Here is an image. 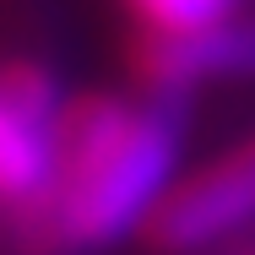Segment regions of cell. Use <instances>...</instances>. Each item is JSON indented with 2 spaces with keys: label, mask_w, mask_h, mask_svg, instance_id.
Instances as JSON below:
<instances>
[{
  "label": "cell",
  "mask_w": 255,
  "mask_h": 255,
  "mask_svg": "<svg viewBox=\"0 0 255 255\" xmlns=\"http://www.w3.org/2000/svg\"><path fill=\"white\" fill-rule=\"evenodd\" d=\"M179 109L152 93H76L54 125V179L27 217L54 255L147 234L179 185Z\"/></svg>",
  "instance_id": "obj_1"
},
{
  "label": "cell",
  "mask_w": 255,
  "mask_h": 255,
  "mask_svg": "<svg viewBox=\"0 0 255 255\" xmlns=\"http://www.w3.org/2000/svg\"><path fill=\"white\" fill-rule=\"evenodd\" d=\"M54 125L0 82V206L33 217L54 179Z\"/></svg>",
  "instance_id": "obj_4"
},
{
  "label": "cell",
  "mask_w": 255,
  "mask_h": 255,
  "mask_svg": "<svg viewBox=\"0 0 255 255\" xmlns=\"http://www.w3.org/2000/svg\"><path fill=\"white\" fill-rule=\"evenodd\" d=\"M130 82L136 93L179 103L201 87L255 82V16H228L196 33H136L130 38Z\"/></svg>",
  "instance_id": "obj_3"
},
{
  "label": "cell",
  "mask_w": 255,
  "mask_h": 255,
  "mask_svg": "<svg viewBox=\"0 0 255 255\" xmlns=\"http://www.w3.org/2000/svg\"><path fill=\"white\" fill-rule=\"evenodd\" d=\"M255 223V136L217 152L201 168H185L168 201L147 223V245L157 255H201Z\"/></svg>",
  "instance_id": "obj_2"
},
{
  "label": "cell",
  "mask_w": 255,
  "mask_h": 255,
  "mask_svg": "<svg viewBox=\"0 0 255 255\" xmlns=\"http://www.w3.org/2000/svg\"><path fill=\"white\" fill-rule=\"evenodd\" d=\"M136 33H196L239 16V0H125Z\"/></svg>",
  "instance_id": "obj_5"
}]
</instances>
